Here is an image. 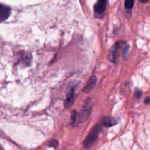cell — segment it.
Returning <instances> with one entry per match:
<instances>
[{
    "label": "cell",
    "mask_w": 150,
    "mask_h": 150,
    "mask_svg": "<svg viewBox=\"0 0 150 150\" xmlns=\"http://www.w3.org/2000/svg\"><path fill=\"white\" fill-rule=\"evenodd\" d=\"M100 131L101 126L99 124L96 125L92 128V130L90 131L89 135L86 136L84 141H83V146L85 149H89L92 146V144L95 142L97 138H98V135H99Z\"/></svg>",
    "instance_id": "obj_1"
},
{
    "label": "cell",
    "mask_w": 150,
    "mask_h": 150,
    "mask_svg": "<svg viewBox=\"0 0 150 150\" xmlns=\"http://www.w3.org/2000/svg\"><path fill=\"white\" fill-rule=\"evenodd\" d=\"M92 101L90 99H88L85 102L84 105L83 106L81 109V111L80 115H79V122H83L86 121L89 117V115H90L91 112H92Z\"/></svg>",
    "instance_id": "obj_2"
},
{
    "label": "cell",
    "mask_w": 150,
    "mask_h": 150,
    "mask_svg": "<svg viewBox=\"0 0 150 150\" xmlns=\"http://www.w3.org/2000/svg\"><path fill=\"white\" fill-rule=\"evenodd\" d=\"M123 43L122 41H119V42L116 43L114 45V46L111 48V49L110 50L109 52V60H111L113 63H116L117 60L119 56V51H120V49L122 47V44Z\"/></svg>",
    "instance_id": "obj_3"
},
{
    "label": "cell",
    "mask_w": 150,
    "mask_h": 150,
    "mask_svg": "<svg viewBox=\"0 0 150 150\" xmlns=\"http://www.w3.org/2000/svg\"><path fill=\"white\" fill-rule=\"evenodd\" d=\"M107 1L106 0H98L97 3L95 4L94 10L96 14L100 15L103 14L106 10Z\"/></svg>",
    "instance_id": "obj_4"
},
{
    "label": "cell",
    "mask_w": 150,
    "mask_h": 150,
    "mask_svg": "<svg viewBox=\"0 0 150 150\" xmlns=\"http://www.w3.org/2000/svg\"><path fill=\"white\" fill-rule=\"evenodd\" d=\"M11 10L8 6L0 4V22L5 21L10 16Z\"/></svg>",
    "instance_id": "obj_5"
},
{
    "label": "cell",
    "mask_w": 150,
    "mask_h": 150,
    "mask_svg": "<svg viewBox=\"0 0 150 150\" xmlns=\"http://www.w3.org/2000/svg\"><path fill=\"white\" fill-rule=\"evenodd\" d=\"M97 81H98V79H97L96 76L95 75H92L90 78H89V81L87 82L86 85H85L84 88H83V91L84 93H86V94H89L91 91H92L94 88H95V85L97 84Z\"/></svg>",
    "instance_id": "obj_6"
},
{
    "label": "cell",
    "mask_w": 150,
    "mask_h": 150,
    "mask_svg": "<svg viewBox=\"0 0 150 150\" xmlns=\"http://www.w3.org/2000/svg\"><path fill=\"white\" fill-rule=\"evenodd\" d=\"M74 93H75V88H72L70 90L68 93H67V98H66L65 100V107H69L72 105V104L74 101Z\"/></svg>",
    "instance_id": "obj_7"
},
{
    "label": "cell",
    "mask_w": 150,
    "mask_h": 150,
    "mask_svg": "<svg viewBox=\"0 0 150 150\" xmlns=\"http://www.w3.org/2000/svg\"><path fill=\"white\" fill-rule=\"evenodd\" d=\"M117 122L114 118H111V117H106V118H104L103 120V125H105V126H114V124H116Z\"/></svg>",
    "instance_id": "obj_8"
},
{
    "label": "cell",
    "mask_w": 150,
    "mask_h": 150,
    "mask_svg": "<svg viewBox=\"0 0 150 150\" xmlns=\"http://www.w3.org/2000/svg\"><path fill=\"white\" fill-rule=\"evenodd\" d=\"M134 5V0H125V7L127 9H131Z\"/></svg>",
    "instance_id": "obj_9"
},
{
    "label": "cell",
    "mask_w": 150,
    "mask_h": 150,
    "mask_svg": "<svg viewBox=\"0 0 150 150\" xmlns=\"http://www.w3.org/2000/svg\"><path fill=\"white\" fill-rule=\"evenodd\" d=\"M76 116H77V112L74 111L73 113H72V117H71V121L73 124L76 121Z\"/></svg>",
    "instance_id": "obj_10"
},
{
    "label": "cell",
    "mask_w": 150,
    "mask_h": 150,
    "mask_svg": "<svg viewBox=\"0 0 150 150\" xmlns=\"http://www.w3.org/2000/svg\"><path fill=\"white\" fill-rule=\"evenodd\" d=\"M58 144H59V143H58V141H53L51 143V144H50V146H53V147H57V146H58Z\"/></svg>",
    "instance_id": "obj_11"
},
{
    "label": "cell",
    "mask_w": 150,
    "mask_h": 150,
    "mask_svg": "<svg viewBox=\"0 0 150 150\" xmlns=\"http://www.w3.org/2000/svg\"><path fill=\"white\" fill-rule=\"evenodd\" d=\"M142 94L140 91H136V96L137 97V98H139V99L141 98V97H142Z\"/></svg>",
    "instance_id": "obj_12"
},
{
    "label": "cell",
    "mask_w": 150,
    "mask_h": 150,
    "mask_svg": "<svg viewBox=\"0 0 150 150\" xmlns=\"http://www.w3.org/2000/svg\"><path fill=\"white\" fill-rule=\"evenodd\" d=\"M144 102L146 103V104H150V98H149V97H148V98L146 99V100L144 101Z\"/></svg>",
    "instance_id": "obj_13"
},
{
    "label": "cell",
    "mask_w": 150,
    "mask_h": 150,
    "mask_svg": "<svg viewBox=\"0 0 150 150\" xmlns=\"http://www.w3.org/2000/svg\"><path fill=\"white\" fill-rule=\"evenodd\" d=\"M139 1H140L142 3H146V2H148V1H149V0H139Z\"/></svg>",
    "instance_id": "obj_14"
},
{
    "label": "cell",
    "mask_w": 150,
    "mask_h": 150,
    "mask_svg": "<svg viewBox=\"0 0 150 150\" xmlns=\"http://www.w3.org/2000/svg\"><path fill=\"white\" fill-rule=\"evenodd\" d=\"M0 150H4V149H3L1 146H0Z\"/></svg>",
    "instance_id": "obj_15"
}]
</instances>
